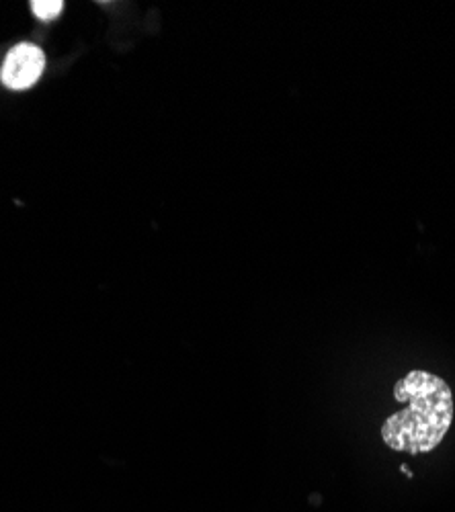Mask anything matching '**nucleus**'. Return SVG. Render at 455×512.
I'll return each mask as SVG.
<instances>
[{
	"label": "nucleus",
	"instance_id": "obj_3",
	"mask_svg": "<svg viewBox=\"0 0 455 512\" xmlns=\"http://www.w3.org/2000/svg\"><path fill=\"white\" fill-rule=\"evenodd\" d=\"M64 9L62 0H33L31 11L41 21H52L56 19Z\"/></svg>",
	"mask_w": 455,
	"mask_h": 512
},
{
	"label": "nucleus",
	"instance_id": "obj_1",
	"mask_svg": "<svg viewBox=\"0 0 455 512\" xmlns=\"http://www.w3.org/2000/svg\"><path fill=\"white\" fill-rule=\"evenodd\" d=\"M394 400L406 404L388 416L380 435L388 449L408 455L435 451L453 422V394L435 373L412 369L394 386Z\"/></svg>",
	"mask_w": 455,
	"mask_h": 512
},
{
	"label": "nucleus",
	"instance_id": "obj_2",
	"mask_svg": "<svg viewBox=\"0 0 455 512\" xmlns=\"http://www.w3.org/2000/svg\"><path fill=\"white\" fill-rule=\"evenodd\" d=\"M44 68H46L44 50L33 44H19L9 52L3 64V72H0V78H3V84L7 89L25 91V89H31L39 80Z\"/></svg>",
	"mask_w": 455,
	"mask_h": 512
}]
</instances>
